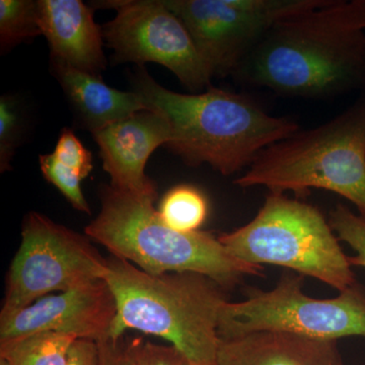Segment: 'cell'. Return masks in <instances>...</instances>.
<instances>
[{
    "label": "cell",
    "instance_id": "obj_1",
    "mask_svg": "<svg viewBox=\"0 0 365 365\" xmlns=\"http://www.w3.org/2000/svg\"><path fill=\"white\" fill-rule=\"evenodd\" d=\"M235 73L288 97L365 86V0H328L276 23Z\"/></svg>",
    "mask_w": 365,
    "mask_h": 365
},
{
    "label": "cell",
    "instance_id": "obj_2",
    "mask_svg": "<svg viewBox=\"0 0 365 365\" xmlns=\"http://www.w3.org/2000/svg\"><path fill=\"white\" fill-rule=\"evenodd\" d=\"M134 91L170 129V150L197 167L208 163L225 176L251 165L260 151L299 132L287 118L273 117L245 96L209 86L202 93H175L143 71Z\"/></svg>",
    "mask_w": 365,
    "mask_h": 365
},
{
    "label": "cell",
    "instance_id": "obj_3",
    "mask_svg": "<svg viewBox=\"0 0 365 365\" xmlns=\"http://www.w3.org/2000/svg\"><path fill=\"white\" fill-rule=\"evenodd\" d=\"M103 280L116 300L110 338L140 331L168 341L197 364L215 365L220 314L227 302L217 283L193 272L153 275L113 256Z\"/></svg>",
    "mask_w": 365,
    "mask_h": 365
},
{
    "label": "cell",
    "instance_id": "obj_4",
    "mask_svg": "<svg viewBox=\"0 0 365 365\" xmlns=\"http://www.w3.org/2000/svg\"><path fill=\"white\" fill-rule=\"evenodd\" d=\"M153 202L111 185L103 186L102 207L85 228L86 235L113 257L153 275L198 273L225 290L234 289L246 276L262 275L263 267L235 259L211 232H181L170 228Z\"/></svg>",
    "mask_w": 365,
    "mask_h": 365
},
{
    "label": "cell",
    "instance_id": "obj_5",
    "mask_svg": "<svg viewBox=\"0 0 365 365\" xmlns=\"http://www.w3.org/2000/svg\"><path fill=\"white\" fill-rule=\"evenodd\" d=\"M235 184L264 186L271 193L309 190L339 194L365 217V98L331 121L260 151Z\"/></svg>",
    "mask_w": 365,
    "mask_h": 365
},
{
    "label": "cell",
    "instance_id": "obj_6",
    "mask_svg": "<svg viewBox=\"0 0 365 365\" xmlns=\"http://www.w3.org/2000/svg\"><path fill=\"white\" fill-rule=\"evenodd\" d=\"M218 239L228 253L251 265L292 269L340 292L357 283L323 213L283 194L270 193L253 220Z\"/></svg>",
    "mask_w": 365,
    "mask_h": 365
},
{
    "label": "cell",
    "instance_id": "obj_7",
    "mask_svg": "<svg viewBox=\"0 0 365 365\" xmlns=\"http://www.w3.org/2000/svg\"><path fill=\"white\" fill-rule=\"evenodd\" d=\"M304 276L285 274L273 289L250 290L242 302L223 304L220 339L256 332L294 334L311 339L365 338V288L359 283L335 299H317L302 292Z\"/></svg>",
    "mask_w": 365,
    "mask_h": 365
},
{
    "label": "cell",
    "instance_id": "obj_8",
    "mask_svg": "<svg viewBox=\"0 0 365 365\" xmlns=\"http://www.w3.org/2000/svg\"><path fill=\"white\" fill-rule=\"evenodd\" d=\"M106 266L107 259L86 235L40 213H29L21 230L20 248L7 274L0 314L103 279Z\"/></svg>",
    "mask_w": 365,
    "mask_h": 365
},
{
    "label": "cell",
    "instance_id": "obj_9",
    "mask_svg": "<svg viewBox=\"0 0 365 365\" xmlns=\"http://www.w3.org/2000/svg\"><path fill=\"white\" fill-rule=\"evenodd\" d=\"M328 0H168L186 26L213 76L235 73L278 21L324 6Z\"/></svg>",
    "mask_w": 365,
    "mask_h": 365
},
{
    "label": "cell",
    "instance_id": "obj_10",
    "mask_svg": "<svg viewBox=\"0 0 365 365\" xmlns=\"http://www.w3.org/2000/svg\"><path fill=\"white\" fill-rule=\"evenodd\" d=\"M118 14L106 24L108 44L118 61L155 62L170 69L188 90L210 86L213 72L182 21L163 1H110Z\"/></svg>",
    "mask_w": 365,
    "mask_h": 365
},
{
    "label": "cell",
    "instance_id": "obj_11",
    "mask_svg": "<svg viewBox=\"0 0 365 365\" xmlns=\"http://www.w3.org/2000/svg\"><path fill=\"white\" fill-rule=\"evenodd\" d=\"M116 314L112 290L104 280H97L0 314V342L43 332L98 342L109 338Z\"/></svg>",
    "mask_w": 365,
    "mask_h": 365
},
{
    "label": "cell",
    "instance_id": "obj_12",
    "mask_svg": "<svg viewBox=\"0 0 365 365\" xmlns=\"http://www.w3.org/2000/svg\"><path fill=\"white\" fill-rule=\"evenodd\" d=\"M93 137L112 187L143 198L157 199V187L146 176L145 167L151 153L172 138L169 124L162 115L150 110L137 112L93 132Z\"/></svg>",
    "mask_w": 365,
    "mask_h": 365
},
{
    "label": "cell",
    "instance_id": "obj_13",
    "mask_svg": "<svg viewBox=\"0 0 365 365\" xmlns=\"http://www.w3.org/2000/svg\"><path fill=\"white\" fill-rule=\"evenodd\" d=\"M38 23L52 59L101 76L106 67L103 32L93 11L81 0H39Z\"/></svg>",
    "mask_w": 365,
    "mask_h": 365
},
{
    "label": "cell",
    "instance_id": "obj_14",
    "mask_svg": "<svg viewBox=\"0 0 365 365\" xmlns=\"http://www.w3.org/2000/svg\"><path fill=\"white\" fill-rule=\"evenodd\" d=\"M215 365H344L337 341L256 332L220 339Z\"/></svg>",
    "mask_w": 365,
    "mask_h": 365
},
{
    "label": "cell",
    "instance_id": "obj_15",
    "mask_svg": "<svg viewBox=\"0 0 365 365\" xmlns=\"http://www.w3.org/2000/svg\"><path fill=\"white\" fill-rule=\"evenodd\" d=\"M55 74L88 130H101L148 108L135 91H122L106 85L101 76L78 71L52 59Z\"/></svg>",
    "mask_w": 365,
    "mask_h": 365
},
{
    "label": "cell",
    "instance_id": "obj_16",
    "mask_svg": "<svg viewBox=\"0 0 365 365\" xmlns=\"http://www.w3.org/2000/svg\"><path fill=\"white\" fill-rule=\"evenodd\" d=\"M76 338L43 332L0 342V359L6 365H64Z\"/></svg>",
    "mask_w": 365,
    "mask_h": 365
},
{
    "label": "cell",
    "instance_id": "obj_17",
    "mask_svg": "<svg viewBox=\"0 0 365 365\" xmlns=\"http://www.w3.org/2000/svg\"><path fill=\"white\" fill-rule=\"evenodd\" d=\"M158 211L163 222L173 230L194 232L207 220L208 200L196 187L179 185L165 194Z\"/></svg>",
    "mask_w": 365,
    "mask_h": 365
},
{
    "label": "cell",
    "instance_id": "obj_18",
    "mask_svg": "<svg viewBox=\"0 0 365 365\" xmlns=\"http://www.w3.org/2000/svg\"><path fill=\"white\" fill-rule=\"evenodd\" d=\"M42 35L38 23V2L0 0V44L2 52L23 41Z\"/></svg>",
    "mask_w": 365,
    "mask_h": 365
},
{
    "label": "cell",
    "instance_id": "obj_19",
    "mask_svg": "<svg viewBox=\"0 0 365 365\" xmlns=\"http://www.w3.org/2000/svg\"><path fill=\"white\" fill-rule=\"evenodd\" d=\"M40 165L45 179L61 192L72 207L91 215L90 205L81 190V182L83 179L76 170L59 162L53 153L41 155Z\"/></svg>",
    "mask_w": 365,
    "mask_h": 365
},
{
    "label": "cell",
    "instance_id": "obj_20",
    "mask_svg": "<svg viewBox=\"0 0 365 365\" xmlns=\"http://www.w3.org/2000/svg\"><path fill=\"white\" fill-rule=\"evenodd\" d=\"M331 227L338 239L354 250L355 256L348 257L350 265L365 268V217L356 215L343 204H338L330 216Z\"/></svg>",
    "mask_w": 365,
    "mask_h": 365
},
{
    "label": "cell",
    "instance_id": "obj_21",
    "mask_svg": "<svg viewBox=\"0 0 365 365\" xmlns=\"http://www.w3.org/2000/svg\"><path fill=\"white\" fill-rule=\"evenodd\" d=\"M125 351L135 365H199L172 345H158L143 339L125 344Z\"/></svg>",
    "mask_w": 365,
    "mask_h": 365
},
{
    "label": "cell",
    "instance_id": "obj_22",
    "mask_svg": "<svg viewBox=\"0 0 365 365\" xmlns=\"http://www.w3.org/2000/svg\"><path fill=\"white\" fill-rule=\"evenodd\" d=\"M53 155L66 167L76 170L83 179H86L93 170L91 153L71 129L62 130Z\"/></svg>",
    "mask_w": 365,
    "mask_h": 365
},
{
    "label": "cell",
    "instance_id": "obj_23",
    "mask_svg": "<svg viewBox=\"0 0 365 365\" xmlns=\"http://www.w3.org/2000/svg\"><path fill=\"white\" fill-rule=\"evenodd\" d=\"M19 132V118L13 102L2 97L0 101V168L11 169Z\"/></svg>",
    "mask_w": 365,
    "mask_h": 365
},
{
    "label": "cell",
    "instance_id": "obj_24",
    "mask_svg": "<svg viewBox=\"0 0 365 365\" xmlns=\"http://www.w3.org/2000/svg\"><path fill=\"white\" fill-rule=\"evenodd\" d=\"M64 365H101L98 342L90 339L74 341Z\"/></svg>",
    "mask_w": 365,
    "mask_h": 365
},
{
    "label": "cell",
    "instance_id": "obj_25",
    "mask_svg": "<svg viewBox=\"0 0 365 365\" xmlns=\"http://www.w3.org/2000/svg\"><path fill=\"white\" fill-rule=\"evenodd\" d=\"M98 344L100 347L101 365H126L123 338L113 339L109 337L98 341Z\"/></svg>",
    "mask_w": 365,
    "mask_h": 365
},
{
    "label": "cell",
    "instance_id": "obj_26",
    "mask_svg": "<svg viewBox=\"0 0 365 365\" xmlns=\"http://www.w3.org/2000/svg\"><path fill=\"white\" fill-rule=\"evenodd\" d=\"M125 354H126V351H125ZM126 365H135L133 364V361L130 359H129L128 355L126 354Z\"/></svg>",
    "mask_w": 365,
    "mask_h": 365
},
{
    "label": "cell",
    "instance_id": "obj_27",
    "mask_svg": "<svg viewBox=\"0 0 365 365\" xmlns=\"http://www.w3.org/2000/svg\"><path fill=\"white\" fill-rule=\"evenodd\" d=\"M0 365H6V364L4 361V360L0 359Z\"/></svg>",
    "mask_w": 365,
    "mask_h": 365
}]
</instances>
